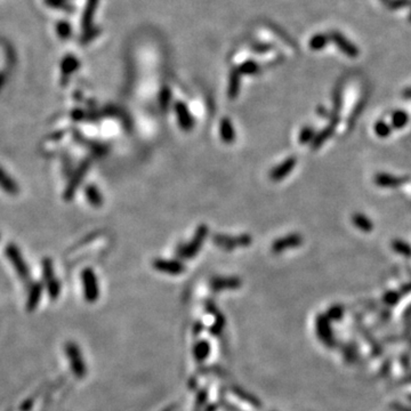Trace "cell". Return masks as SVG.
Wrapping results in <instances>:
<instances>
[{"label": "cell", "instance_id": "5b68a950", "mask_svg": "<svg viewBox=\"0 0 411 411\" xmlns=\"http://www.w3.org/2000/svg\"><path fill=\"white\" fill-rule=\"evenodd\" d=\"M303 242H304V239H303V236L301 234H298V233H291V234L282 236V238L276 239L275 241H273L271 250L274 254H280L286 250L298 248Z\"/></svg>", "mask_w": 411, "mask_h": 411}, {"label": "cell", "instance_id": "4fadbf2b", "mask_svg": "<svg viewBox=\"0 0 411 411\" xmlns=\"http://www.w3.org/2000/svg\"><path fill=\"white\" fill-rule=\"evenodd\" d=\"M335 127H336L335 125L329 124L328 126H325V127L322 129L320 133H318V134L316 135V137L313 138L312 143H311V149L314 150V151L319 150L320 147L323 145V144L327 142V140L330 138L332 135H334Z\"/></svg>", "mask_w": 411, "mask_h": 411}, {"label": "cell", "instance_id": "4dcf8cb0", "mask_svg": "<svg viewBox=\"0 0 411 411\" xmlns=\"http://www.w3.org/2000/svg\"><path fill=\"white\" fill-rule=\"evenodd\" d=\"M72 118L75 120H83L84 113L81 112V111H75V112L72 113Z\"/></svg>", "mask_w": 411, "mask_h": 411}, {"label": "cell", "instance_id": "277c9868", "mask_svg": "<svg viewBox=\"0 0 411 411\" xmlns=\"http://www.w3.org/2000/svg\"><path fill=\"white\" fill-rule=\"evenodd\" d=\"M6 256L12 262L14 269L16 270L18 275H20L21 279L23 280H29L30 277V272H29V269L27 264H25L23 257L20 253V250L17 249L15 244L9 243L7 244L6 247Z\"/></svg>", "mask_w": 411, "mask_h": 411}, {"label": "cell", "instance_id": "30bf717a", "mask_svg": "<svg viewBox=\"0 0 411 411\" xmlns=\"http://www.w3.org/2000/svg\"><path fill=\"white\" fill-rule=\"evenodd\" d=\"M175 112L179 120V125L183 132H191L194 127V119L188 111L187 106L183 103H176Z\"/></svg>", "mask_w": 411, "mask_h": 411}, {"label": "cell", "instance_id": "d6a6232c", "mask_svg": "<svg viewBox=\"0 0 411 411\" xmlns=\"http://www.w3.org/2000/svg\"><path fill=\"white\" fill-rule=\"evenodd\" d=\"M403 290H405L406 292H409V291H411V283H410V284H407V286L403 287Z\"/></svg>", "mask_w": 411, "mask_h": 411}, {"label": "cell", "instance_id": "9a60e30c", "mask_svg": "<svg viewBox=\"0 0 411 411\" xmlns=\"http://www.w3.org/2000/svg\"><path fill=\"white\" fill-rule=\"evenodd\" d=\"M0 187H1L7 194L10 195H16L18 194V191H20L16 183L14 182V181L7 175L5 170L1 168H0Z\"/></svg>", "mask_w": 411, "mask_h": 411}, {"label": "cell", "instance_id": "f546056e", "mask_svg": "<svg viewBox=\"0 0 411 411\" xmlns=\"http://www.w3.org/2000/svg\"><path fill=\"white\" fill-rule=\"evenodd\" d=\"M317 113L319 114V116L322 117V118H329V117H330V112H329V110L325 109V107L323 105L318 106Z\"/></svg>", "mask_w": 411, "mask_h": 411}, {"label": "cell", "instance_id": "83f0119b", "mask_svg": "<svg viewBox=\"0 0 411 411\" xmlns=\"http://www.w3.org/2000/svg\"><path fill=\"white\" fill-rule=\"evenodd\" d=\"M47 288H48V292H49V296L50 298H57V296L60 295V283H58V281L56 277H55L54 280L49 281V282H47Z\"/></svg>", "mask_w": 411, "mask_h": 411}, {"label": "cell", "instance_id": "8fae6325", "mask_svg": "<svg viewBox=\"0 0 411 411\" xmlns=\"http://www.w3.org/2000/svg\"><path fill=\"white\" fill-rule=\"evenodd\" d=\"M376 185H378L380 187H386V188H395L401 186V185L406 184L408 182V177H398L394 175H390L387 173H378L375 176Z\"/></svg>", "mask_w": 411, "mask_h": 411}, {"label": "cell", "instance_id": "e575fe53", "mask_svg": "<svg viewBox=\"0 0 411 411\" xmlns=\"http://www.w3.org/2000/svg\"><path fill=\"white\" fill-rule=\"evenodd\" d=\"M380 1H383V2H387L388 0H380Z\"/></svg>", "mask_w": 411, "mask_h": 411}, {"label": "cell", "instance_id": "6da1fadb", "mask_svg": "<svg viewBox=\"0 0 411 411\" xmlns=\"http://www.w3.org/2000/svg\"><path fill=\"white\" fill-rule=\"evenodd\" d=\"M208 235V227L207 225H199L193 239L185 246H180L177 249V256L183 259H191L195 257L200 249H201L203 242Z\"/></svg>", "mask_w": 411, "mask_h": 411}, {"label": "cell", "instance_id": "ac0fdd59", "mask_svg": "<svg viewBox=\"0 0 411 411\" xmlns=\"http://www.w3.org/2000/svg\"><path fill=\"white\" fill-rule=\"evenodd\" d=\"M409 122V114L403 110H396L391 116V126L393 129L405 128Z\"/></svg>", "mask_w": 411, "mask_h": 411}, {"label": "cell", "instance_id": "484cf974", "mask_svg": "<svg viewBox=\"0 0 411 411\" xmlns=\"http://www.w3.org/2000/svg\"><path fill=\"white\" fill-rule=\"evenodd\" d=\"M387 7L391 10H398L405 7H411V0H388Z\"/></svg>", "mask_w": 411, "mask_h": 411}, {"label": "cell", "instance_id": "1f68e13d", "mask_svg": "<svg viewBox=\"0 0 411 411\" xmlns=\"http://www.w3.org/2000/svg\"><path fill=\"white\" fill-rule=\"evenodd\" d=\"M402 95H403V97H405V98H411V87L407 88V90L403 91Z\"/></svg>", "mask_w": 411, "mask_h": 411}, {"label": "cell", "instance_id": "603a6c76", "mask_svg": "<svg viewBox=\"0 0 411 411\" xmlns=\"http://www.w3.org/2000/svg\"><path fill=\"white\" fill-rule=\"evenodd\" d=\"M316 131H314V128L312 126H304L301 129V132H299V135H298V142L301 144H309V143H312V140L314 137H316Z\"/></svg>", "mask_w": 411, "mask_h": 411}, {"label": "cell", "instance_id": "d6986e66", "mask_svg": "<svg viewBox=\"0 0 411 411\" xmlns=\"http://www.w3.org/2000/svg\"><path fill=\"white\" fill-rule=\"evenodd\" d=\"M85 193H86V198L88 202L91 203L92 207H101L103 205V197L101 192L95 185H88L85 190Z\"/></svg>", "mask_w": 411, "mask_h": 411}, {"label": "cell", "instance_id": "ba28073f", "mask_svg": "<svg viewBox=\"0 0 411 411\" xmlns=\"http://www.w3.org/2000/svg\"><path fill=\"white\" fill-rule=\"evenodd\" d=\"M88 168H90V161L86 160V161H84L83 164H81V166L79 168H78L76 174H73L72 180L70 181L68 187H66V190L64 192L65 200H68V201H69V200H71L73 197H75L77 188L79 187L81 181L84 180V177H85V175H86Z\"/></svg>", "mask_w": 411, "mask_h": 411}, {"label": "cell", "instance_id": "cb8c5ba5", "mask_svg": "<svg viewBox=\"0 0 411 411\" xmlns=\"http://www.w3.org/2000/svg\"><path fill=\"white\" fill-rule=\"evenodd\" d=\"M392 126L388 125L386 121L379 120L377 121L375 126H373V131H375L376 135L380 137V138H386V137L392 134Z\"/></svg>", "mask_w": 411, "mask_h": 411}, {"label": "cell", "instance_id": "2e32d148", "mask_svg": "<svg viewBox=\"0 0 411 411\" xmlns=\"http://www.w3.org/2000/svg\"><path fill=\"white\" fill-rule=\"evenodd\" d=\"M352 223H353L355 228H358L360 231L365 233H370L373 229L372 222L369 220L368 216H365V215L361 213H357L352 216Z\"/></svg>", "mask_w": 411, "mask_h": 411}, {"label": "cell", "instance_id": "7402d4cb", "mask_svg": "<svg viewBox=\"0 0 411 411\" xmlns=\"http://www.w3.org/2000/svg\"><path fill=\"white\" fill-rule=\"evenodd\" d=\"M317 328L319 334L323 339H329L331 338V331H330V325H329V320L323 316L318 317L317 320Z\"/></svg>", "mask_w": 411, "mask_h": 411}, {"label": "cell", "instance_id": "5bb4252c", "mask_svg": "<svg viewBox=\"0 0 411 411\" xmlns=\"http://www.w3.org/2000/svg\"><path fill=\"white\" fill-rule=\"evenodd\" d=\"M220 133H221V138L224 143L231 144L235 140L234 128H233L232 122L228 119V118H224V119H222L221 124H220Z\"/></svg>", "mask_w": 411, "mask_h": 411}, {"label": "cell", "instance_id": "7a4b0ae2", "mask_svg": "<svg viewBox=\"0 0 411 411\" xmlns=\"http://www.w3.org/2000/svg\"><path fill=\"white\" fill-rule=\"evenodd\" d=\"M214 243L225 251H232L236 248H243L250 246L253 238L249 234H240L238 236H231L227 234H215L213 238Z\"/></svg>", "mask_w": 411, "mask_h": 411}, {"label": "cell", "instance_id": "836d02e7", "mask_svg": "<svg viewBox=\"0 0 411 411\" xmlns=\"http://www.w3.org/2000/svg\"><path fill=\"white\" fill-rule=\"evenodd\" d=\"M409 22H411V13L409 14Z\"/></svg>", "mask_w": 411, "mask_h": 411}, {"label": "cell", "instance_id": "44dd1931", "mask_svg": "<svg viewBox=\"0 0 411 411\" xmlns=\"http://www.w3.org/2000/svg\"><path fill=\"white\" fill-rule=\"evenodd\" d=\"M391 246L395 253L402 255V256L407 258H411V246L407 241H403L401 239H394L391 242Z\"/></svg>", "mask_w": 411, "mask_h": 411}, {"label": "cell", "instance_id": "ffe728a7", "mask_svg": "<svg viewBox=\"0 0 411 411\" xmlns=\"http://www.w3.org/2000/svg\"><path fill=\"white\" fill-rule=\"evenodd\" d=\"M329 42H330V39H329L328 35H324V33H317V35H314L312 38L310 39L309 47L310 49L312 50H321L327 47Z\"/></svg>", "mask_w": 411, "mask_h": 411}, {"label": "cell", "instance_id": "7c38bea8", "mask_svg": "<svg viewBox=\"0 0 411 411\" xmlns=\"http://www.w3.org/2000/svg\"><path fill=\"white\" fill-rule=\"evenodd\" d=\"M241 286V281L235 276H215L212 280V287L215 290L234 289Z\"/></svg>", "mask_w": 411, "mask_h": 411}, {"label": "cell", "instance_id": "d4e9b609", "mask_svg": "<svg viewBox=\"0 0 411 411\" xmlns=\"http://www.w3.org/2000/svg\"><path fill=\"white\" fill-rule=\"evenodd\" d=\"M43 274H44V279H45L46 283L55 279L53 262H51L50 258H45L43 261Z\"/></svg>", "mask_w": 411, "mask_h": 411}, {"label": "cell", "instance_id": "52a82bcc", "mask_svg": "<svg viewBox=\"0 0 411 411\" xmlns=\"http://www.w3.org/2000/svg\"><path fill=\"white\" fill-rule=\"evenodd\" d=\"M296 164H297V159L295 157H289L286 160H283L280 165L274 167L271 172H270V180L273 182H279L286 179L289 174L295 169Z\"/></svg>", "mask_w": 411, "mask_h": 411}, {"label": "cell", "instance_id": "9c48e42d", "mask_svg": "<svg viewBox=\"0 0 411 411\" xmlns=\"http://www.w3.org/2000/svg\"><path fill=\"white\" fill-rule=\"evenodd\" d=\"M153 268L158 271L172 274V275H179L185 271V266L182 263L174 261V259H155L153 261Z\"/></svg>", "mask_w": 411, "mask_h": 411}, {"label": "cell", "instance_id": "8992f818", "mask_svg": "<svg viewBox=\"0 0 411 411\" xmlns=\"http://www.w3.org/2000/svg\"><path fill=\"white\" fill-rule=\"evenodd\" d=\"M84 283L85 297L88 302H94L98 297V284L94 271L91 269H85L81 273Z\"/></svg>", "mask_w": 411, "mask_h": 411}, {"label": "cell", "instance_id": "f1b7e54d", "mask_svg": "<svg viewBox=\"0 0 411 411\" xmlns=\"http://www.w3.org/2000/svg\"><path fill=\"white\" fill-rule=\"evenodd\" d=\"M343 307L340 306V305H335V306H332L330 310H329V312H328V317L330 318V319H334V320H337V319H340V318H342V316H343Z\"/></svg>", "mask_w": 411, "mask_h": 411}, {"label": "cell", "instance_id": "e0dca14e", "mask_svg": "<svg viewBox=\"0 0 411 411\" xmlns=\"http://www.w3.org/2000/svg\"><path fill=\"white\" fill-rule=\"evenodd\" d=\"M42 291H43L42 283L37 282L31 287L30 292H29L28 302H27V310L29 311V312H32V311L38 306L40 297H42Z\"/></svg>", "mask_w": 411, "mask_h": 411}, {"label": "cell", "instance_id": "3957f363", "mask_svg": "<svg viewBox=\"0 0 411 411\" xmlns=\"http://www.w3.org/2000/svg\"><path fill=\"white\" fill-rule=\"evenodd\" d=\"M329 39H330L331 43H334L336 47L342 51V53L345 55V56L350 58H357L360 54V50H359L358 46L351 42L350 39H347L345 36L343 35L342 32L331 30L328 33Z\"/></svg>", "mask_w": 411, "mask_h": 411}, {"label": "cell", "instance_id": "4316f807", "mask_svg": "<svg viewBox=\"0 0 411 411\" xmlns=\"http://www.w3.org/2000/svg\"><path fill=\"white\" fill-rule=\"evenodd\" d=\"M400 297H401V295L399 294V292L396 291H387L386 294L384 295V303L385 304L390 305V306H393L395 304H398L399 301H400Z\"/></svg>", "mask_w": 411, "mask_h": 411}]
</instances>
